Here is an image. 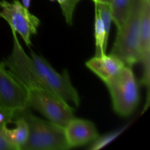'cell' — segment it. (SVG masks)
Listing matches in <instances>:
<instances>
[{
    "label": "cell",
    "mask_w": 150,
    "mask_h": 150,
    "mask_svg": "<svg viewBox=\"0 0 150 150\" xmlns=\"http://www.w3.org/2000/svg\"><path fill=\"white\" fill-rule=\"evenodd\" d=\"M64 128L66 139L70 148L84 146L99 137L95 124L83 119L74 117Z\"/></svg>",
    "instance_id": "8"
},
{
    "label": "cell",
    "mask_w": 150,
    "mask_h": 150,
    "mask_svg": "<svg viewBox=\"0 0 150 150\" xmlns=\"http://www.w3.org/2000/svg\"><path fill=\"white\" fill-rule=\"evenodd\" d=\"M146 0H131L124 22L119 29L111 55L132 67L139 62V36L142 13Z\"/></svg>",
    "instance_id": "2"
},
{
    "label": "cell",
    "mask_w": 150,
    "mask_h": 150,
    "mask_svg": "<svg viewBox=\"0 0 150 150\" xmlns=\"http://www.w3.org/2000/svg\"><path fill=\"white\" fill-rule=\"evenodd\" d=\"M3 122H7L9 124V123L12 122V120L2 112H0V124Z\"/></svg>",
    "instance_id": "17"
},
{
    "label": "cell",
    "mask_w": 150,
    "mask_h": 150,
    "mask_svg": "<svg viewBox=\"0 0 150 150\" xmlns=\"http://www.w3.org/2000/svg\"><path fill=\"white\" fill-rule=\"evenodd\" d=\"M28 109V108H27ZM27 109L20 113L27 122L29 135L23 150H67L71 148L66 139L64 128L45 121Z\"/></svg>",
    "instance_id": "3"
},
{
    "label": "cell",
    "mask_w": 150,
    "mask_h": 150,
    "mask_svg": "<svg viewBox=\"0 0 150 150\" xmlns=\"http://www.w3.org/2000/svg\"><path fill=\"white\" fill-rule=\"evenodd\" d=\"M7 122L0 124V150H14L6 134Z\"/></svg>",
    "instance_id": "16"
},
{
    "label": "cell",
    "mask_w": 150,
    "mask_h": 150,
    "mask_svg": "<svg viewBox=\"0 0 150 150\" xmlns=\"http://www.w3.org/2000/svg\"><path fill=\"white\" fill-rule=\"evenodd\" d=\"M27 108L24 89L4 63L0 62V112L13 121L16 115Z\"/></svg>",
    "instance_id": "7"
},
{
    "label": "cell",
    "mask_w": 150,
    "mask_h": 150,
    "mask_svg": "<svg viewBox=\"0 0 150 150\" xmlns=\"http://www.w3.org/2000/svg\"><path fill=\"white\" fill-rule=\"evenodd\" d=\"M12 52L3 63L26 93L28 108H32L61 127H64L74 117V109L66 101L50 91L37 74L30 57L21 45L16 31Z\"/></svg>",
    "instance_id": "1"
},
{
    "label": "cell",
    "mask_w": 150,
    "mask_h": 150,
    "mask_svg": "<svg viewBox=\"0 0 150 150\" xmlns=\"http://www.w3.org/2000/svg\"><path fill=\"white\" fill-rule=\"evenodd\" d=\"M30 54L34 68L43 84L67 103H72L76 107L79 106L80 97L72 84L68 71L64 69L62 73H58L42 56L32 51Z\"/></svg>",
    "instance_id": "5"
},
{
    "label": "cell",
    "mask_w": 150,
    "mask_h": 150,
    "mask_svg": "<svg viewBox=\"0 0 150 150\" xmlns=\"http://www.w3.org/2000/svg\"><path fill=\"white\" fill-rule=\"evenodd\" d=\"M92 1L95 2V4L96 3H108L110 4V0H92Z\"/></svg>",
    "instance_id": "19"
},
{
    "label": "cell",
    "mask_w": 150,
    "mask_h": 150,
    "mask_svg": "<svg viewBox=\"0 0 150 150\" xmlns=\"http://www.w3.org/2000/svg\"><path fill=\"white\" fill-rule=\"evenodd\" d=\"M21 1H22V4H23V5L25 7L29 9V6H30L31 0H21Z\"/></svg>",
    "instance_id": "18"
},
{
    "label": "cell",
    "mask_w": 150,
    "mask_h": 150,
    "mask_svg": "<svg viewBox=\"0 0 150 150\" xmlns=\"http://www.w3.org/2000/svg\"><path fill=\"white\" fill-rule=\"evenodd\" d=\"M105 84L109 91L115 112L123 117L133 114L138 106L140 95L139 85L131 67L125 66Z\"/></svg>",
    "instance_id": "4"
},
{
    "label": "cell",
    "mask_w": 150,
    "mask_h": 150,
    "mask_svg": "<svg viewBox=\"0 0 150 150\" xmlns=\"http://www.w3.org/2000/svg\"><path fill=\"white\" fill-rule=\"evenodd\" d=\"M139 62H150V0H146L142 13L139 36Z\"/></svg>",
    "instance_id": "10"
},
{
    "label": "cell",
    "mask_w": 150,
    "mask_h": 150,
    "mask_svg": "<svg viewBox=\"0 0 150 150\" xmlns=\"http://www.w3.org/2000/svg\"><path fill=\"white\" fill-rule=\"evenodd\" d=\"M131 0H110V4L112 11V21L115 23L117 29L124 22Z\"/></svg>",
    "instance_id": "13"
},
{
    "label": "cell",
    "mask_w": 150,
    "mask_h": 150,
    "mask_svg": "<svg viewBox=\"0 0 150 150\" xmlns=\"http://www.w3.org/2000/svg\"><path fill=\"white\" fill-rule=\"evenodd\" d=\"M125 128L120 130H116V131L112 132V133H108V134L105 135V136H102V137H100L99 136L96 140L94 141L93 144H92V146H90L89 149L92 150H96L104 147L107 144L111 143L113 140H114L117 136H120L122 133V132L125 130Z\"/></svg>",
    "instance_id": "14"
},
{
    "label": "cell",
    "mask_w": 150,
    "mask_h": 150,
    "mask_svg": "<svg viewBox=\"0 0 150 150\" xmlns=\"http://www.w3.org/2000/svg\"><path fill=\"white\" fill-rule=\"evenodd\" d=\"M95 47H96L95 56L100 57L105 55L108 38L106 36L103 22L97 10H95Z\"/></svg>",
    "instance_id": "12"
},
{
    "label": "cell",
    "mask_w": 150,
    "mask_h": 150,
    "mask_svg": "<svg viewBox=\"0 0 150 150\" xmlns=\"http://www.w3.org/2000/svg\"><path fill=\"white\" fill-rule=\"evenodd\" d=\"M85 65L104 83L115 77L126 66L120 59L111 54H105L100 57L95 56L86 61Z\"/></svg>",
    "instance_id": "9"
},
{
    "label": "cell",
    "mask_w": 150,
    "mask_h": 150,
    "mask_svg": "<svg viewBox=\"0 0 150 150\" xmlns=\"http://www.w3.org/2000/svg\"><path fill=\"white\" fill-rule=\"evenodd\" d=\"M0 17L4 18L10 26L22 38L23 40L30 47L32 45L31 37L38 33L40 20L29 11L18 0L12 2L6 0L0 1Z\"/></svg>",
    "instance_id": "6"
},
{
    "label": "cell",
    "mask_w": 150,
    "mask_h": 150,
    "mask_svg": "<svg viewBox=\"0 0 150 150\" xmlns=\"http://www.w3.org/2000/svg\"><path fill=\"white\" fill-rule=\"evenodd\" d=\"M81 0H66L63 5L61 6L62 12L68 25L73 23V17L75 8Z\"/></svg>",
    "instance_id": "15"
},
{
    "label": "cell",
    "mask_w": 150,
    "mask_h": 150,
    "mask_svg": "<svg viewBox=\"0 0 150 150\" xmlns=\"http://www.w3.org/2000/svg\"><path fill=\"white\" fill-rule=\"evenodd\" d=\"M12 122L16 125V128L6 127V134L14 150H23L29 135V128L26 120L18 114L13 119Z\"/></svg>",
    "instance_id": "11"
},
{
    "label": "cell",
    "mask_w": 150,
    "mask_h": 150,
    "mask_svg": "<svg viewBox=\"0 0 150 150\" xmlns=\"http://www.w3.org/2000/svg\"><path fill=\"white\" fill-rule=\"evenodd\" d=\"M57 1H58L59 4H60V6H62V5H63V4H64V3L65 2L66 0H57Z\"/></svg>",
    "instance_id": "20"
}]
</instances>
